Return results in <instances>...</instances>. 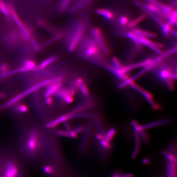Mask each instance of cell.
I'll list each match as a JSON object with an SVG mask.
<instances>
[{
	"label": "cell",
	"instance_id": "cell-15",
	"mask_svg": "<svg viewBox=\"0 0 177 177\" xmlns=\"http://www.w3.org/2000/svg\"><path fill=\"white\" fill-rule=\"evenodd\" d=\"M43 171L46 174V175H52L55 174V170L53 166L51 165H46L43 168Z\"/></svg>",
	"mask_w": 177,
	"mask_h": 177
},
{
	"label": "cell",
	"instance_id": "cell-11",
	"mask_svg": "<svg viewBox=\"0 0 177 177\" xmlns=\"http://www.w3.org/2000/svg\"><path fill=\"white\" fill-rule=\"evenodd\" d=\"M139 135L141 142H142L144 145H147L151 142V137L144 130L138 132Z\"/></svg>",
	"mask_w": 177,
	"mask_h": 177
},
{
	"label": "cell",
	"instance_id": "cell-2",
	"mask_svg": "<svg viewBox=\"0 0 177 177\" xmlns=\"http://www.w3.org/2000/svg\"><path fill=\"white\" fill-rule=\"evenodd\" d=\"M25 146L28 153L31 155L36 154L41 147V141L39 132L34 129L30 131L26 140Z\"/></svg>",
	"mask_w": 177,
	"mask_h": 177
},
{
	"label": "cell",
	"instance_id": "cell-4",
	"mask_svg": "<svg viewBox=\"0 0 177 177\" xmlns=\"http://www.w3.org/2000/svg\"><path fill=\"white\" fill-rule=\"evenodd\" d=\"M63 81H55L45 86L44 97L53 96L58 90L63 86Z\"/></svg>",
	"mask_w": 177,
	"mask_h": 177
},
{
	"label": "cell",
	"instance_id": "cell-3",
	"mask_svg": "<svg viewBox=\"0 0 177 177\" xmlns=\"http://www.w3.org/2000/svg\"><path fill=\"white\" fill-rule=\"evenodd\" d=\"M91 35L99 44L104 53L106 55H109L111 53V50L105 35L102 31L99 28L90 27Z\"/></svg>",
	"mask_w": 177,
	"mask_h": 177
},
{
	"label": "cell",
	"instance_id": "cell-8",
	"mask_svg": "<svg viewBox=\"0 0 177 177\" xmlns=\"http://www.w3.org/2000/svg\"><path fill=\"white\" fill-rule=\"evenodd\" d=\"M131 31L138 36L144 37V38H155L157 37V35L155 33L151 32L146 31L138 28H134Z\"/></svg>",
	"mask_w": 177,
	"mask_h": 177
},
{
	"label": "cell",
	"instance_id": "cell-16",
	"mask_svg": "<svg viewBox=\"0 0 177 177\" xmlns=\"http://www.w3.org/2000/svg\"><path fill=\"white\" fill-rule=\"evenodd\" d=\"M56 134L57 135L60 136V137H68L70 138V137L69 132L68 131H66V130H58L56 132Z\"/></svg>",
	"mask_w": 177,
	"mask_h": 177
},
{
	"label": "cell",
	"instance_id": "cell-1",
	"mask_svg": "<svg viewBox=\"0 0 177 177\" xmlns=\"http://www.w3.org/2000/svg\"><path fill=\"white\" fill-rule=\"evenodd\" d=\"M76 49L85 59L101 66L110 72L112 70V65L108 62L105 56L106 55L92 35H85Z\"/></svg>",
	"mask_w": 177,
	"mask_h": 177
},
{
	"label": "cell",
	"instance_id": "cell-17",
	"mask_svg": "<svg viewBox=\"0 0 177 177\" xmlns=\"http://www.w3.org/2000/svg\"><path fill=\"white\" fill-rule=\"evenodd\" d=\"M85 129H86L85 126L82 125L77 126L75 127V128L73 130L77 135H78L80 133H82V132H84V131H85Z\"/></svg>",
	"mask_w": 177,
	"mask_h": 177
},
{
	"label": "cell",
	"instance_id": "cell-9",
	"mask_svg": "<svg viewBox=\"0 0 177 177\" xmlns=\"http://www.w3.org/2000/svg\"><path fill=\"white\" fill-rule=\"evenodd\" d=\"M177 163L168 161L166 164L167 177H177Z\"/></svg>",
	"mask_w": 177,
	"mask_h": 177
},
{
	"label": "cell",
	"instance_id": "cell-5",
	"mask_svg": "<svg viewBox=\"0 0 177 177\" xmlns=\"http://www.w3.org/2000/svg\"><path fill=\"white\" fill-rule=\"evenodd\" d=\"M95 14L105 18L110 22H115L117 15L111 10L107 8H98L95 10Z\"/></svg>",
	"mask_w": 177,
	"mask_h": 177
},
{
	"label": "cell",
	"instance_id": "cell-7",
	"mask_svg": "<svg viewBox=\"0 0 177 177\" xmlns=\"http://www.w3.org/2000/svg\"><path fill=\"white\" fill-rule=\"evenodd\" d=\"M58 60V57L57 56L53 55L48 57L46 59L44 60L39 64H38V67L39 71L42 70L47 68L52 64L57 62Z\"/></svg>",
	"mask_w": 177,
	"mask_h": 177
},
{
	"label": "cell",
	"instance_id": "cell-14",
	"mask_svg": "<svg viewBox=\"0 0 177 177\" xmlns=\"http://www.w3.org/2000/svg\"><path fill=\"white\" fill-rule=\"evenodd\" d=\"M100 144L103 150L108 151L112 149V146L111 142L105 139L100 141Z\"/></svg>",
	"mask_w": 177,
	"mask_h": 177
},
{
	"label": "cell",
	"instance_id": "cell-13",
	"mask_svg": "<svg viewBox=\"0 0 177 177\" xmlns=\"http://www.w3.org/2000/svg\"><path fill=\"white\" fill-rule=\"evenodd\" d=\"M116 133V131L114 128H111L107 132H105L104 135V139L108 142H111L114 138Z\"/></svg>",
	"mask_w": 177,
	"mask_h": 177
},
{
	"label": "cell",
	"instance_id": "cell-20",
	"mask_svg": "<svg viewBox=\"0 0 177 177\" xmlns=\"http://www.w3.org/2000/svg\"><path fill=\"white\" fill-rule=\"evenodd\" d=\"M95 138L99 141H101L104 139V135L100 132L97 133L95 135Z\"/></svg>",
	"mask_w": 177,
	"mask_h": 177
},
{
	"label": "cell",
	"instance_id": "cell-19",
	"mask_svg": "<svg viewBox=\"0 0 177 177\" xmlns=\"http://www.w3.org/2000/svg\"><path fill=\"white\" fill-rule=\"evenodd\" d=\"M45 102L46 105L51 106L53 105L54 100H53V97L48 96L45 98Z\"/></svg>",
	"mask_w": 177,
	"mask_h": 177
},
{
	"label": "cell",
	"instance_id": "cell-21",
	"mask_svg": "<svg viewBox=\"0 0 177 177\" xmlns=\"http://www.w3.org/2000/svg\"><path fill=\"white\" fill-rule=\"evenodd\" d=\"M142 162L144 165H148L151 163V160L148 158H144L143 159Z\"/></svg>",
	"mask_w": 177,
	"mask_h": 177
},
{
	"label": "cell",
	"instance_id": "cell-12",
	"mask_svg": "<svg viewBox=\"0 0 177 177\" xmlns=\"http://www.w3.org/2000/svg\"><path fill=\"white\" fill-rule=\"evenodd\" d=\"M79 91H81L83 96L85 97V98L88 99V98L90 97V91H89V88L85 81H84L81 84V86H80Z\"/></svg>",
	"mask_w": 177,
	"mask_h": 177
},
{
	"label": "cell",
	"instance_id": "cell-6",
	"mask_svg": "<svg viewBox=\"0 0 177 177\" xmlns=\"http://www.w3.org/2000/svg\"><path fill=\"white\" fill-rule=\"evenodd\" d=\"M131 17L128 15L122 14L116 16L115 22L120 29H124L128 28V24L131 21Z\"/></svg>",
	"mask_w": 177,
	"mask_h": 177
},
{
	"label": "cell",
	"instance_id": "cell-18",
	"mask_svg": "<svg viewBox=\"0 0 177 177\" xmlns=\"http://www.w3.org/2000/svg\"><path fill=\"white\" fill-rule=\"evenodd\" d=\"M134 175L131 174H122L119 173H116L112 175V177H134Z\"/></svg>",
	"mask_w": 177,
	"mask_h": 177
},
{
	"label": "cell",
	"instance_id": "cell-10",
	"mask_svg": "<svg viewBox=\"0 0 177 177\" xmlns=\"http://www.w3.org/2000/svg\"><path fill=\"white\" fill-rule=\"evenodd\" d=\"M147 14L144 13L141 15L140 16H138L137 18L133 20H131V22L128 24V28L129 29H133L135 28L136 25H138L140 23L142 22L144 20L146 19L147 17Z\"/></svg>",
	"mask_w": 177,
	"mask_h": 177
}]
</instances>
